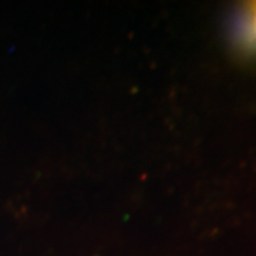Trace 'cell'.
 Here are the masks:
<instances>
[{"mask_svg": "<svg viewBox=\"0 0 256 256\" xmlns=\"http://www.w3.org/2000/svg\"><path fill=\"white\" fill-rule=\"evenodd\" d=\"M252 4H254V9H255V12H256V3H252Z\"/></svg>", "mask_w": 256, "mask_h": 256, "instance_id": "obj_1", "label": "cell"}]
</instances>
